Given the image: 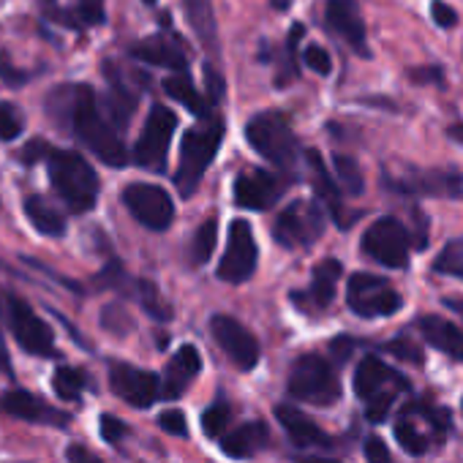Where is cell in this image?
I'll use <instances>...</instances> for the list:
<instances>
[{"label": "cell", "instance_id": "6da1fadb", "mask_svg": "<svg viewBox=\"0 0 463 463\" xmlns=\"http://www.w3.org/2000/svg\"><path fill=\"white\" fill-rule=\"evenodd\" d=\"M47 112L63 126L71 128L74 137L104 164L109 166H126L128 153L120 142V134L109 120L104 118L96 93L88 85H63L55 88V93L47 99Z\"/></svg>", "mask_w": 463, "mask_h": 463}, {"label": "cell", "instance_id": "7a4b0ae2", "mask_svg": "<svg viewBox=\"0 0 463 463\" xmlns=\"http://www.w3.org/2000/svg\"><path fill=\"white\" fill-rule=\"evenodd\" d=\"M223 131H226V123L218 115L199 118V123L185 131L180 142V166L175 175V185L183 199H191L196 194L207 166L213 164L223 142Z\"/></svg>", "mask_w": 463, "mask_h": 463}, {"label": "cell", "instance_id": "3957f363", "mask_svg": "<svg viewBox=\"0 0 463 463\" xmlns=\"http://www.w3.org/2000/svg\"><path fill=\"white\" fill-rule=\"evenodd\" d=\"M44 161L50 166V177L55 191L61 194L63 204L71 213H90L96 207L99 199V175L93 172V166L74 150H58V147H47Z\"/></svg>", "mask_w": 463, "mask_h": 463}, {"label": "cell", "instance_id": "277c9868", "mask_svg": "<svg viewBox=\"0 0 463 463\" xmlns=\"http://www.w3.org/2000/svg\"><path fill=\"white\" fill-rule=\"evenodd\" d=\"M246 139L270 164H276L284 172H295V166H298V139H295V131H292L287 115H281L276 109L254 115L246 123Z\"/></svg>", "mask_w": 463, "mask_h": 463}, {"label": "cell", "instance_id": "5b68a950", "mask_svg": "<svg viewBox=\"0 0 463 463\" xmlns=\"http://www.w3.org/2000/svg\"><path fill=\"white\" fill-rule=\"evenodd\" d=\"M289 395L314 403V406H333L341 398V382L333 371V365L319 354H303L295 360L289 371Z\"/></svg>", "mask_w": 463, "mask_h": 463}, {"label": "cell", "instance_id": "8992f818", "mask_svg": "<svg viewBox=\"0 0 463 463\" xmlns=\"http://www.w3.org/2000/svg\"><path fill=\"white\" fill-rule=\"evenodd\" d=\"M363 251L384 265V268H392V270H401L409 265V254H411V235L409 229L392 218V215H384L379 221H373L365 235H363Z\"/></svg>", "mask_w": 463, "mask_h": 463}, {"label": "cell", "instance_id": "52a82bcc", "mask_svg": "<svg viewBox=\"0 0 463 463\" xmlns=\"http://www.w3.org/2000/svg\"><path fill=\"white\" fill-rule=\"evenodd\" d=\"M257 262H260V249H257L254 229L249 221L235 218L229 223L226 251L221 257L215 276H218V281H226V284H243L254 276Z\"/></svg>", "mask_w": 463, "mask_h": 463}, {"label": "cell", "instance_id": "ba28073f", "mask_svg": "<svg viewBox=\"0 0 463 463\" xmlns=\"http://www.w3.org/2000/svg\"><path fill=\"white\" fill-rule=\"evenodd\" d=\"M273 235L284 249H306L325 235V213L314 199H298L281 210Z\"/></svg>", "mask_w": 463, "mask_h": 463}, {"label": "cell", "instance_id": "9c48e42d", "mask_svg": "<svg viewBox=\"0 0 463 463\" xmlns=\"http://www.w3.org/2000/svg\"><path fill=\"white\" fill-rule=\"evenodd\" d=\"M346 303L349 308L363 317V319H379V317H392L401 311L403 300L392 289L387 279L371 276V273H354L346 287Z\"/></svg>", "mask_w": 463, "mask_h": 463}, {"label": "cell", "instance_id": "30bf717a", "mask_svg": "<svg viewBox=\"0 0 463 463\" xmlns=\"http://www.w3.org/2000/svg\"><path fill=\"white\" fill-rule=\"evenodd\" d=\"M175 128H177V115L169 107L156 104L150 109V115L145 120V128L139 134V142L134 147V161L147 172H164L166 150H169Z\"/></svg>", "mask_w": 463, "mask_h": 463}, {"label": "cell", "instance_id": "8fae6325", "mask_svg": "<svg viewBox=\"0 0 463 463\" xmlns=\"http://www.w3.org/2000/svg\"><path fill=\"white\" fill-rule=\"evenodd\" d=\"M289 185H292V177H287V175L249 166L235 177L232 196H235V204L243 210H268L284 196V191Z\"/></svg>", "mask_w": 463, "mask_h": 463}, {"label": "cell", "instance_id": "7c38bea8", "mask_svg": "<svg viewBox=\"0 0 463 463\" xmlns=\"http://www.w3.org/2000/svg\"><path fill=\"white\" fill-rule=\"evenodd\" d=\"M384 185L411 196L463 199V172L458 169H406V175L384 177Z\"/></svg>", "mask_w": 463, "mask_h": 463}, {"label": "cell", "instance_id": "4fadbf2b", "mask_svg": "<svg viewBox=\"0 0 463 463\" xmlns=\"http://www.w3.org/2000/svg\"><path fill=\"white\" fill-rule=\"evenodd\" d=\"M123 204L145 229H153V232H164L175 221L172 196L164 188L153 185V183H131V185H126Z\"/></svg>", "mask_w": 463, "mask_h": 463}, {"label": "cell", "instance_id": "5bb4252c", "mask_svg": "<svg viewBox=\"0 0 463 463\" xmlns=\"http://www.w3.org/2000/svg\"><path fill=\"white\" fill-rule=\"evenodd\" d=\"M6 311H9L12 333L28 354H36V357H55L58 354L55 352V335H52L50 325L44 319H39L36 311L25 300L6 295Z\"/></svg>", "mask_w": 463, "mask_h": 463}, {"label": "cell", "instance_id": "9a60e30c", "mask_svg": "<svg viewBox=\"0 0 463 463\" xmlns=\"http://www.w3.org/2000/svg\"><path fill=\"white\" fill-rule=\"evenodd\" d=\"M210 333L213 341L223 349V354L235 363L243 371L257 368L260 363V341L254 338V333L249 327H243L235 317H226V314H215L210 319Z\"/></svg>", "mask_w": 463, "mask_h": 463}, {"label": "cell", "instance_id": "2e32d148", "mask_svg": "<svg viewBox=\"0 0 463 463\" xmlns=\"http://www.w3.org/2000/svg\"><path fill=\"white\" fill-rule=\"evenodd\" d=\"M109 387L134 409H147L156 398H161V379L153 371H142L128 363L109 365Z\"/></svg>", "mask_w": 463, "mask_h": 463}, {"label": "cell", "instance_id": "e0dca14e", "mask_svg": "<svg viewBox=\"0 0 463 463\" xmlns=\"http://www.w3.org/2000/svg\"><path fill=\"white\" fill-rule=\"evenodd\" d=\"M327 28L349 44V50L360 58H371L368 50V36H365V23L360 14L357 0H327L325 9Z\"/></svg>", "mask_w": 463, "mask_h": 463}, {"label": "cell", "instance_id": "ac0fdd59", "mask_svg": "<svg viewBox=\"0 0 463 463\" xmlns=\"http://www.w3.org/2000/svg\"><path fill=\"white\" fill-rule=\"evenodd\" d=\"M382 390H401L403 392V390H409V382L398 371L384 365L379 357L368 354V357H363V363L354 371V392H357V398L368 401L371 395H376Z\"/></svg>", "mask_w": 463, "mask_h": 463}, {"label": "cell", "instance_id": "d6986e66", "mask_svg": "<svg viewBox=\"0 0 463 463\" xmlns=\"http://www.w3.org/2000/svg\"><path fill=\"white\" fill-rule=\"evenodd\" d=\"M202 371V357L196 352V346L185 344L177 349V354L166 363V371H164V382H161V398L166 401H175L185 392V387L199 376Z\"/></svg>", "mask_w": 463, "mask_h": 463}, {"label": "cell", "instance_id": "ffe728a7", "mask_svg": "<svg viewBox=\"0 0 463 463\" xmlns=\"http://www.w3.org/2000/svg\"><path fill=\"white\" fill-rule=\"evenodd\" d=\"M0 411L9 417H17V420H28V422H55V425L69 422V414L44 406L36 395H31L25 390H9L0 395Z\"/></svg>", "mask_w": 463, "mask_h": 463}, {"label": "cell", "instance_id": "44dd1931", "mask_svg": "<svg viewBox=\"0 0 463 463\" xmlns=\"http://www.w3.org/2000/svg\"><path fill=\"white\" fill-rule=\"evenodd\" d=\"M417 327L422 333V338L428 341V346H433L436 352L447 354L455 363H463V330L458 325H452L444 317L428 314L417 319Z\"/></svg>", "mask_w": 463, "mask_h": 463}, {"label": "cell", "instance_id": "7402d4cb", "mask_svg": "<svg viewBox=\"0 0 463 463\" xmlns=\"http://www.w3.org/2000/svg\"><path fill=\"white\" fill-rule=\"evenodd\" d=\"M131 55L142 63H150V66H161V69H172L177 74H185L188 69V58L183 52V47L169 39V36H150V39H142L139 44L131 47Z\"/></svg>", "mask_w": 463, "mask_h": 463}, {"label": "cell", "instance_id": "603a6c76", "mask_svg": "<svg viewBox=\"0 0 463 463\" xmlns=\"http://www.w3.org/2000/svg\"><path fill=\"white\" fill-rule=\"evenodd\" d=\"M276 420L281 422V428L298 447H330L333 444V439L298 406H287V403L276 406Z\"/></svg>", "mask_w": 463, "mask_h": 463}, {"label": "cell", "instance_id": "cb8c5ba5", "mask_svg": "<svg viewBox=\"0 0 463 463\" xmlns=\"http://www.w3.org/2000/svg\"><path fill=\"white\" fill-rule=\"evenodd\" d=\"M218 439H221L223 455L243 460V458H254L270 441V430H268V425L262 420H251V422H243L238 428L226 430Z\"/></svg>", "mask_w": 463, "mask_h": 463}, {"label": "cell", "instance_id": "d4e9b609", "mask_svg": "<svg viewBox=\"0 0 463 463\" xmlns=\"http://www.w3.org/2000/svg\"><path fill=\"white\" fill-rule=\"evenodd\" d=\"M344 273V265L338 260H325L314 268V279H311V287L306 295H295V300H306L311 308L317 311H325L333 298H335V287H338V279Z\"/></svg>", "mask_w": 463, "mask_h": 463}, {"label": "cell", "instance_id": "484cf974", "mask_svg": "<svg viewBox=\"0 0 463 463\" xmlns=\"http://www.w3.org/2000/svg\"><path fill=\"white\" fill-rule=\"evenodd\" d=\"M104 77L109 82V99H107V112L115 123V128H126L131 120V112L137 109V93L128 88V82L120 77L118 66L104 63Z\"/></svg>", "mask_w": 463, "mask_h": 463}, {"label": "cell", "instance_id": "4316f807", "mask_svg": "<svg viewBox=\"0 0 463 463\" xmlns=\"http://www.w3.org/2000/svg\"><path fill=\"white\" fill-rule=\"evenodd\" d=\"M308 156V166H311V180H314V188H317V194H319V199L330 207V215H333V221L338 223V226H349L352 221H349V215H346V210H344V202H341V191H338V185H335V180L330 177V172H327V166H325V161H322V156L317 153V150H308L306 153Z\"/></svg>", "mask_w": 463, "mask_h": 463}, {"label": "cell", "instance_id": "83f0119b", "mask_svg": "<svg viewBox=\"0 0 463 463\" xmlns=\"http://www.w3.org/2000/svg\"><path fill=\"white\" fill-rule=\"evenodd\" d=\"M23 207H25V215L33 223V229L42 232V235H47V238H63L66 235L63 213L52 202H47L44 196H28Z\"/></svg>", "mask_w": 463, "mask_h": 463}, {"label": "cell", "instance_id": "f1b7e54d", "mask_svg": "<svg viewBox=\"0 0 463 463\" xmlns=\"http://www.w3.org/2000/svg\"><path fill=\"white\" fill-rule=\"evenodd\" d=\"M183 9H185V17L194 28V33L204 44V50L215 52L218 36H215V14H213L210 0H183Z\"/></svg>", "mask_w": 463, "mask_h": 463}, {"label": "cell", "instance_id": "f546056e", "mask_svg": "<svg viewBox=\"0 0 463 463\" xmlns=\"http://www.w3.org/2000/svg\"><path fill=\"white\" fill-rule=\"evenodd\" d=\"M164 90L169 99H175L177 104H183L188 112H194L196 118H207L210 115V101L202 96V90H196V85L185 77V74H177V77H166L164 80Z\"/></svg>", "mask_w": 463, "mask_h": 463}, {"label": "cell", "instance_id": "4dcf8cb0", "mask_svg": "<svg viewBox=\"0 0 463 463\" xmlns=\"http://www.w3.org/2000/svg\"><path fill=\"white\" fill-rule=\"evenodd\" d=\"M134 295H137L139 306L145 308V314H150L153 319H158V322H169V319H172V308H169V303L161 298V292L156 289V284H150V281H137V284H134Z\"/></svg>", "mask_w": 463, "mask_h": 463}, {"label": "cell", "instance_id": "1f68e13d", "mask_svg": "<svg viewBox=\"0 0 463 463\" xmlns=\"http://www.w3.org/2000/svg\"><path fill=\"white\" fill-rule=\"evenodd\" d=\"M52 387H55V392H58V398H61V401H80L82 390L88 387V376H85L80 368H69V365H63V368H58V371H55V376H52Z\"/></svg>", "mask_w": 463, "mask_h": 463}, {"label": "cell", "instance_id": "d6a6232c", "mask_svg": "<svg viewBox=\"0 0 463 463\" xmlns=\"http://www.w3.org/2000/svg\"><path fill=\"white\" fill-rule=\"evenodd\" d=\"M218 243V223L215 218H207L196 232H194V243H191V262L194 265H204Z\"/></svg>", "mask_w": 463, "mask_h": 463}, {"label": "cell", "instance_id": "836d02e7", "mask_svg": "<svg viewBox=\"0 0 463 463\" xmlns=\"http://www.w3.org/2000/svg\"><path fill=\"white\" fill-rule=\"evenodd\" d=\"M433 273L439 276H452V279H460L463 281V238H455L449 241L439 257L433 260Z\"/></svg>", "mask_w": 463, "mask_h": 463}, {"label": "cell", "instance_id": "e575fe53", "mask_svg": "<svg viewBox=\"0 0 463 463\" xmlns=\"http://www.w3.org/2000/svg\"><path fill=\"white\" fill-rule=\"evenodd\" d=\"M333 166H335V175H338L341 185H344L352 196H360V194H363V188H365V180H363V169H360V164H357L352 156L335 153V156H333Z\"/></svg>", "mask_w": 463, "mask_h": 463}, {"label": "cell", "instance_id": "d590c367", "mask_svg": "<svg viewBox=\"0 0 463 463\" xmlns=\"http://www.w3.org/2000/svg\"><path fill=\"white\" fill-rule=\"evenodd\" d=\"M229 422H232V409L226 401H215L213 406L204 409L202 414V430L210 436V439H218L229 430Z\"/></svg>", "mask_w": 463, "mask_h": 463}, {"label": "cell", "instance_id": "8d00e7d4", "mask_svg": "<svg viewBox=\"0 0 463 463\" xmlns=\"http://www.w3.org/2000/svg\"><path fill=\"white\" fill-rule=\"evenodd\" d=\"M23 131H25V118H23V112H20V107L4 101V104H0V139H4V142H12V139H17Z\"/></svg>", "mask_w": 463, "mask_h": 463}, {"label": "cell", "instance_id": "74e56055", "mask_svg": "<svg viewBox=\"0 0 463 463\" xmlns=\"http://www.w3.org/2000/svg\"><path fill=\"white\" fill-rule=\"evenodd\" d=\"M395 439L398 444L409 452V455H422L428 449V439L409 422V420H398L395 425Z\"/></svg>", "mask_w": 463, "mask_h": 463}, {"label": "cell", "instance_id": "f35d334b", "mask_svg": "<svg viewBox=\"0 0 463 463\" xmlns=\"http://www.w3.org/2000/svg\"><path fill=\"white\" fill-rule=\"evenodd\" d=\"M398 392H401V390H382V392L371 395V398H368V409H365V417H368L371 422H382V420H384V417L390 414V406L395 403Z\"/></svg>", "mask_w": 463, "mask_h": 463}, {"label": "cell", "instance_id": "ab89813d", "mask_svg": "<svg viewBox=\"0 0 463 463\" xmlns=\"http://www.w3.org/2000/svg\"><path fill=\"white\" fill-rule=\"evenodd\" d=\"M303 63H306L314 74H319V77H327V74L333 71V58H330V52H327L325 47H319V44H308V47H306Z\"/></svg>", "mask_w": 463, "mask_h": 463}, {"label": "cell", "instance_id": "60d3db41", "mask_svg": "<svg viewBox=\"0 0 463 463\" xmlns=\"http://www.w3.org/2000/svg\"><path fill=\"white\" fill-rule=\"evenodd\" d=\"M101 325H104V330H109V333H115V335H126V333L134 327L131 317H128L126 308H120V306H107L104 314H101Z\"/></svg>", "mask_w": 463, "mask_h": 463}, {"label": "cell", "instance_id": "b9f144b4", "mask_svg": "<svg viewBox=\"0 0 463 463\" xmlns=\"http://www.w3.org/2000/svg\"><path fill=\"white\" fill-rule=\"evenodd\" d=\"M303 39V25H295L292 33H289V42H287V63H284V71L279 77V85H287L298 77V63H295V50H298V42Z\"/></svg>", "mask_w": 463, "mask_h": 463}, {"label": "cell", "instance_id": "7bdbcfd3", "mask_svg": "<svg viewBox=\"0 0 463 463\" xmlns=\"http://www.w3.org/2000/svg\"><path fill=\"white\" fill-rule=\"evenodd\" d=\"M99 425H101V439H104V441H109V444H120V441L128 436V425H126L120 417L104 414Z\"/></svg>", "mask_w": 463, "mask_h": 463}, {"label": "cell", "instance_id": "ee69618b", "mask_svg": "<svg viewBox=\"0 0 463 463\" xmlns=\"http://www.w3.org/2000/svg\"><path fill=\"white\" fill-rule=\"evenodd\" d=\"M158 425L161 430L172 433V436H185L188 433V422H185V414L177 411V409H166L158 414Z\"/></svg>", "mask_w": 463, "mask_h": 463}, {"label": "cell", "instance_id": "f6af8a7d", "mask_svg": "<svg viewBox=\"0 0 463 463\" xmlns=\"http://www.w3.org/2000/svg\"><path fill=\"white\" fill-rule=\"evenodd\" d=\"M387 352L395 354V357H401V360H409V363H414V365L422 363V352H420L409 338H395V341H390V344H387Z\"/></svg>", "mask_w": 463, "mask_h": 463}, {"label": "cell", "instance_id": "bcb514c9", "mask_svg": "<svg viewBox=\"0 0 463 463\" xmlns=\"http://www.w3.org/2000/svg\"><path fill=\"white\" fill-rule=\"evenodd\" d=\"M430 17H433V23H436L439 28H444V31H449V28L458 25V12H455L449 4H444V0H436V4L430 6Z\"/></svg>", "mask_w": 463, "mask_h": 463}, {"label": "cell", "instance_id": "7dc6e473", "mask_svg": "<svg viewBox=\"0 0 463 463\" xmlns=\"http://www.w3.org/2000/svg\"><path fill=\"white\" fill-rule=\"evenodd\" d=\"M365 460L368 463H395L392 455H390V449H387V444L379 436H371L365 441Z\"/></svg>", "mask_w": 463, "mask_h": 463}, {"label": "cell", "instance_id": "c3c4849f", "mask_svg": "<svg viewBox=\"0 0 463 463\" xmlns=\"http://www.w3.org/2000/svg\"><path fill=\"white\" fill-rule=\"evenodd\" d=\"M80 17L85 25L104 23V0H80Z\"/></svg>", "mask_w": 463, "mask_h": 463}, {"label": "cell", "instance_id": "681fc988", "mask_svg": "<svg viewBox=\"0 0 463 463\" xmlns=\"http://www.w3.org/2000/svg\"><path fill=\"white\" fill-rule=\"evenodd\" d=\"M204 85H207V101L215 104L223 99V77L215 66H204Z\"/></svg>", "mask_w": 463, "mask_h": 463}, {"label": "cell", "instance_id": "f907efd6", "mask_svg": "<svg viewBox=\"0 0 463 463\" xmlns=\"http://www.w3.org/2000/svg\"><path fill=\"white\" fill-rule=\"evenodd\" d=\"M409 80L422 85V82H439L441 85V71L436 66H417V69H409Z\"/></svg>", "mask_w": 463, "mask_h": 463}, {"label": "cell", "instance_id": "816d5d0a", "mask_svg": "<svg viewBox=\"0 0 463 463\" xmlns=\"http://www.w3.org/2000/svg\"><path fill=\"white\" fill-rule=\"evenodd\" d=\"M66 458H69V463H104L96 452H90V449L82 447V444H71V447L66 449Z\"/></svg>", "mask_w": 463, "mask_h": 463}, {"label": "cell", "instance_id": "f5cc1de1", "mask_svg": "<svg viewBox=\"0 0 463 463\" xmlns=\"http://www.w3.org/2000/svg\"><path fill=\"white\" fill-rule=\"evenodd\" d=\"M330 349H333L335 360H338V363H344V360H346V357L352 354L354 344H352V338H335V341L330 344Z\"/></svg>", "mask_w": 463, "mask_h": 463}, {"label": "cell", "instance_id": "db71d44e", "mask_svg": "<svg viewBox=\"0 0 463 463\" xmlns=\"http://www.w3.org/2000/svg\"><path fill=\"white\" fill-rule=\"evenodd\" d=\"M447 137H449L452 142L463 145V123H455V126H449V128H447Z\"/></svg>", "mask_w": 463, "mask_h": 463}, {"label": "cell", "instance_id": "11a10c76", "mask_svg": "<svg viewBox=\"0 0 463 463\" xmlns=\"http://www.w3.org/2000/svg\"><path fill=\"white\" fill-rule=\"evenodd\" d=\"M298 463H338L333 458H319V455H300Z\"/></svg>", "mask_w": 463, "mask_h": 463}, {"label": "cell", "instance_id": "9f6ffc18", "mask_svg": "<svg viewBox=\"0 0 463 463\" xmlns=\"http://www.w3.org/2000/svg\"><path fill=\"white\" fill-rule=\"evenodd\" d=\"M0 368H4V371H12V365H9V352H6V344H4V335H0Z\"/></svg>", "mask_w": 463, "mask_h": 463}, {"label": "cell", "instance_id": "6f0895ef", "mask_svg": "<svg viewBox=\"0 0 463 463\" xmlns=\"http://www.w3.org/2000/svg\"><path fill=\"white\" fill-rule=\"evenodd\" d=\"M270 6H273L276 12H287V9L292 6V0H270Z\"/></svg>", "mask_w": 463, "mask_h": 463}, {"label": "cell", "instance_id": "680465c9", "mask_svg": "<svg viewBox=\"0 0 463 463\" xmlns=\"http://www.w3.org/2000/svg\"><path fill=\"white\" fill-rule=\"evenodd\" d=\"M444 306H449V308H455V311L463 314V300H444Z\"/></svg>", "mask_w": 463, "mask_h": 463}, {"label": "cell", "instance_id": "91938a15", "mask_svg": "<svg viewBox=\"0 0 463 463\" xmlns=\"http://www.w3.org/2000/svg\"><path fill=\"white\" fill-rule=\"evenodd\" d=\"M145 4H147V6H153V4H156V0H145Z\"/></svg>", "mask_w": 463, "mask_h": 463}]
</instances>
